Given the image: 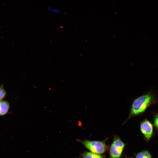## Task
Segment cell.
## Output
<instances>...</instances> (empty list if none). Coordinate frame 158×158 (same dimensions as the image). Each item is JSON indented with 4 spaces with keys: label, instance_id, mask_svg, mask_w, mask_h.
<instances>
[{
    "label": "cell",
    "instance_id": "cell-1",
    "mask_svg": "<svg viewBox=\"0 0 158 158\" xmlns=\"http://www.w3.org/2000/svg\"><path fill=\"white\" fill-rule=\"evenodd\" d=\"M158 103V97L153 92L150 91L135 99L130 107L126 122L130 118L141 115L152 105Z\"/></svg>",
    "mask_w": 158,
    "mask_h": 158
},
{
    "label": "cell",
    "instance_id": "cell-2",
    "mask_svg": "<svg viewBox=\"0 0 158 158\" xmlns=\"http://www.w3.org/2000/svg\"><path fill=\"white\" fill-rule=\"evenodd\" d=\"M79 141L91 152L102 154L104 153L107 148V147L104 141L90 140H85Z\"/></svg>",
    "mask_w": 158,
    "mask_h": 158
},
{
    "label": "cell",
    "instance_id": "cell-3",
    "mask_svg": "<svg viewBox=\"0 0 158 158\" xmlns=\"http://www.w3.org/2000/svg\"><path fill=\"white\" fill-rule=\"evenodd\" d=\"M125 146L118 136H115L109 148L110 158H120Z\"/></svg>",
    "mask_w": 158,
    "mask_h": 158
},
{
    "label": "cell",
    "instance_id": "cell-4",
    "mask_svg": "<svg viewBox=\"0 0 158 158\" xmlns=\"http://www.w3.org/2000/svg\"><path fill=\"white\" fill-rule=\"evenodd\" d=\"M140 127L144 140L147 142H149L154 135L153 124L146 118L140 122Z\"/></svg>",
    "mask_w": 158,
    "mask_h": 158
},
{
    "label": "cell",
    "instance_id": "cell-5",
    "mask_svg": "<svg viewBox=\"0 0 158 158\" xmlns=\"http://www.w3.org/2000/svg\"><path fill=\"white\" fill-rule=\"evenodd\" d=\"M10 104L8 101L3 100L0 101V116L7 114L9 110Z\"/></svg>",
    "mask_w": 158,
    "mask_h": 158
},
{
    "label": "cell",
    "instance_id": "cell-6",
    "mask_svg": "<svg viewBox=\"0 0 158 158\" xmlns=\"http://www.w3.org/2000/svg\"><path fill=\"white\" fill-rule=\"evenodd\" d=\"M135 158H152L150 152L147 150H143L135 154Z\"/></svg>",
    "mask_w": 158,
    "mask_h": 158
},
{
    "label": "cell",
    "instance_id": "cell-7",
    "mask_svg": "<svg viewBox=\"0 0 158 158\" xmlns=\"http://www.w3.org/2000/svg\"><path fill=\"white\" fill-rule=\"evenodd\" d=\"M83 158H104V157L99 154L90 152H85L82 154Z\"/></svg>",
    "mask_w": 158,
    "mask_h": 158
},
{
    "label": "cell",
    "instance_id": "cell-8",
    "mask_svg": "<svg viewBox=\"0 0 158 158\" xmlns=\"http://www.w3.org/2000/svg\"><path fill=\"white\" fill-rule=\"evenodd\" d=\"M153 118V125L156 130L158 131V112H154L152 114Z\"/></svg>",
    "mask_w": 158,
    "mask_h": 158
},
{
    "label": "cell",
    "instance_id": "cell-9",
    "mask_svg": "<svg viewBox=\"0 0 158 158\" xmlns=\"http://www.w3.org/2000/svg\"><path fill=\"white\" fill-rule=\"evenodd\" d=\"M6 92L3 85H0V101L3 100L6 95Z\"/></svg>",
    "mask_w": 158,
    "mask_h": 158
},
{
    "label": "cell",
    "instance_id": "cell-10",
    "mask_svg": "<svg viewBox=\"0 0 158 158\" xmlns=\"http://www.w3.org/2000/svg\"><path fill=\"white\" fill-rule=\"evenodd\" d=\"M47 9L49 11L55 13H58L60 11L58 8H52L50 6L47 7Z\"/></svg>",
    "mask_w": 158,
    "mask_h": 158
},
{
    "label": "cell",
    "instance_id": "cell-11",
    "mask_svg": "<svg viewBox=\"0 0 158 158\" xmlns=\"http://www.w3.org/2000/svg\"><path fill=\"white\" fill-rule=\"evenodd\" d=\"M132 158V157H128V158Z\"/></svg>",
    "mask_w": 158,
    "mask_h": 158
}]
</instances>
